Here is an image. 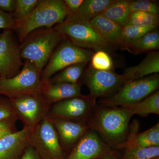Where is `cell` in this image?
Segmentation results:
<instances>
[{"label":"cell","instance_id":"obj_36","mask_svg":"<svg viewBox=\"0 0 159 159\" xmlns=\"http://www.w3.org/2000/svg\"><path fill=\"white\" fill-rule=\"evenodd\" d=\"M19 159H42L33 147L29 145Z\"/></svg>","mask_w":159,"mask_h":159},{"label":"cell","instance_id":"obj_4","mask_svg":"<svg viewBox=\"0 0 159 159\" xmlns=\"http://www.w3.org/2000/svg\"><path fill=\"white\" fill-rule=\"evenodd\" d=\"M159 88V76L152 74L142 79L126 81L112 93L99 100L101 105L122 107L142 101L156 92Z\"/></svg>","mask_w":159,"mask_h":159},{"label":"cell","instance_id":"obj_27","mask_svg":"<svg viewBox=\"0 0 159 159\" xmlns=\"http://www.w3.org/2000/svg\"><path fill=\"white\" fill-rule=\"evenodd\" d=\"M120 159H151L159 157V146L142 148L139 146L125 148Z\"/></svg>","mask_w":159,"mask_h":159},{"label":"cell","instance_id":"obj_30","mask_svg":"<svg viewBox=\"0 0 159 159\" xmlns=\"http://www.w3.org/2000/svg\"><path fill=\"white\" fill-rule=\"evenodd\" d=\"M130 12L134 11H142L158 15V6L152 1L148 0L129 1Z\"/></svg>","mask_w":159,"mask_h":159},{"label":"cell","instance_id":"obj_24","mask_svg":"<svg viewBox=\"0 0 159 159\" xmlns=\"http://www.w3.org/2000/svg\"><path fill=\"white\" fill-rule=\"evenodd\" d=\"M86 63H78L66 67L54 77H51L50 82H66L76 84L80 82L84 73Z\"/></svg>","mask_w":159,"mask_h":159},{"label":"cell","instance_id":"obj_9","mask_svg":"<svg viewBox=\"0 0 159 159\" xmlns=\"http://www.w3.org/2000/svg\"><path fill=\"white\" fill-rule=\"evenodd\" d=\"M96 98L80 95L52 104L49 107L50 116L73 121L88 122L97 106Z\"/></svg>","mask_w":159,"mask_h":159},{"label":"cell","instance_id":"obj_18","mask_svg":"<svg viewBox=\"0 0 159 159\" xmlns=\"http://www.w3.org/2000/svg\"><path fill=\"white\" fill-rule=\"evenodd\" d=\"M89 22L95 32L108 46L122 48V27L101 14Z\"/></svg>","mask_w":159,"mask_h":159},{"label":"cell","instance_id":"obj_2","mask_svg":"<svg viewBox=\"0 0 159 159\" xmlns=\"http://www.w3.org/2000/svg\"><path fill=\"white\" fill-rule=\"evenodd\" d=\"M69 15L63 0H40L38 5L27 16L16 20L14 31L21 43L32 31L39 28H52L62 23Z\"/></svg>","mask_w":159,"mask_h":159},{"label":"cell","instance_id":"obj_8","mask_svg":"<svg viewBox=\"0 0 159 159\" xmlns=\"http://www.w3.org/2000/svg\"><path fill=\"white\" fill-rule=\"evenodd\" d=\"M74 45L88 50L108 51L111 48L92 28L89 21L65 19L54 27Z\"/></svg>","mask_w":159,"mask_h":159},{"label":"cell","instance_id":"obj_16","mask_svg":"<svg viewBox=\"0 0 159 159\" xmlns=\"http://www.w3.org/2000/svg\"><path fill=\"white\" fill-rule=\"evenodd\" d=\"M81 83H53L48 81L44 84L42 94L49 107L65 99L81 95Z\"/></svg>","mask_w":159,"mask_h":159},{"label":"cell","instance_id":"obj_29","mask_svg":"<svg viewBox=\"0 0 159 159\" xmlns=\"http://www.w3.org/2000/svg\"><path fill=\"white\" fill-rule=\"evenodd\" d=\"M40 0H16L15 19L18 20L24 18L31 13L39 4Z\"/></svg>","mask_w":159,"mask_h":159},{"label":"cell","instance_id":"obj_39","mask_svg":"<svg viewBox=\"0 0 159 159\" xmlns=\"http://www.w3.org/2000/svg\"><path fill=\"white\" fill-rule=\"evenodd\" d=\"M102 159V157L99 158H98V159Z\"/></svg>","mask_w":159,"mask_h":159},{"label":"cell","instance_id":"obj_26","mask_svg":"<svg viewBox=\"0 0 159 159\" xmlns=\"http://www.w3.org/2000/svg\"><path fill=\"white\" fill-rule=\"evenodd\" d=\"M157 27L151 26L145 28L125 25L122 29V48L125 46L139 39L146 33L156 30Z\"/></svg>","mask_w":159,"mask_h":159},{"label":"cell","instance_id":"obj_10","mask_svg":"<svg viewBox=\"0 0 159 159\" xmlns=\"http://www.w3.org/2000/svg\"><path fill=\"white\" fill-rule=\"evenodd\" d=\"M10 99L17 117L25 128L31 130L48 114L50 107L42 93L23 95Z\"/></svg>","mask_w":159,"mask_h":159},{"label":"cell","instance_id":"obj_6","mask_svg":"<svg viewBox=\"0 0 159 159\" xmlns=\"http://www.w3.org/2000/svg\"><path fill=\"white\" fill-rule=\"evenodd\" d=\"M29 145L42 159H66L57 131L48 114L31 131Z\"/></svg>","mask_w":159,"mask_h":159},{"label":"cell","instance_id":"obj_1","mask_svg":"<svg viewBox=\"0 0 159 159\" xmlns=\"http://www.w3.org/2000/svg\"><path fill=\"white\" fill-rule=\"evenodd\" d=\"M133 116L121 107L102 105L97 106L88 124L111 148H116L126 141L129 124Z\"/></svg>","mask_w":159,"mask_h":159},{"label":"cell","instance_id":"obj_19","mask_svg":"<svg viewBox=\"0 0 159 159\" xmlns=\"http://www.w3.org/2000/svg\"><path fill=\"white\" fill-rule=\"evenodd\" d=\"M159 72V52H151L139 65L125 69L122 75L129 81L142 79Z\"/></svg>","mask_w":159,"mask_h":159},{"label":"cell","instance_id":"obj_20","mask_svg":"<svg viewBox=\"0 0 159 159\" xmlns=\"http://www.w3.org/2000/svg\"><path fill=\"white\" fill-rule=\"evenodd\" d=\"M113 0H84L78 11L66 19L90 21L101 14Z\"/></svg>","mask_w":159,"mask_h":159},{"label":"cell","instance_id":"obj_28","mask_svg":"<svg viewBox=\"0 0 159 159\" xmlns=\"http://www.w3.org/2000/svg\"><path fill=\"white\" fill-rule=\"evenodd\" d=\"M91 66L95 70L99 71H111L113 67L111 57L106 51H97L91 59Z\"/></svg>","mask_w":159,"mask_h":159},{"label":"cell","instance_id":"obj_23","mask_svg":"<svg viewBox=\"0 0 159 159\" xmlns=\"http://www.w3.org/2000/svg\"><path fill=\"white\" fill-rule=\"evenodd\" d=\"M159 48V33L153 30L143 35L139 39L124 47L134 54H139L145 51L157 50Z\"/></svg>","mask_w":159,"mask_h":159},{"label":"cell","instance_id":"obj_12","mask_svg":"<svg viewBox=\"0 0 159 159\" xmlns=\"http://www.w3.org/2000/svg\"><path fill=\"white\" fill-rule=\"evenodd\" d=\"M82 77L84 83L89 90V95L96 99L112 93L126 81L122 75L112 70H97L91 66Z\"/></svg>","mask_w":159,"mask_h":159},{"label":"cell","instance_id":"obj_21","mask_svg":"<svg viewBox=\"0 0 159 159\" xmlns=\"http://www.w3.org/2000/svg\"><path fill=\"white\" fill-rule=\"evenodd\" d=\"M130 13L129 1H114L101 15L122 27L127 24Z\"/></svg>","mask_w":159,"mask_h":159},{"label":"cell","instance_id":"obj_11","mask_svg":"<svg viewBox=\"0 0 159 159\" xmlns=\"http://www.w3.org/2000/svg\"><path fill=\"white\" fill-rule=\"evenodd\" d=\"M18 39L13 31L5 30L0 34V75L6 78L15 77L23 66Z\"/></svg>","mask_w":159,"mask_h":159},{"label":"cell","instance_id":"obj_37","mask_svg":"<svg viewBox=\"0 0 159 159\" xmlns=\"http://www.w3.org/2000/svg\"><path fill=\"white\" fill-rule=\"evenodd\" d=\"M102 159H119L115 151L112 149L102 157Z\"/></svg>","mask_w":159,"mask_h":159},{"label":"cell","instance_id":"obj_31","mask_svg":"<svg viewBox=\"0 0 159 159\" xmlns=\"http://www.w3.org/2000/svg\"><path fill=\"white\" fill-rule=\"evenodd\" d=\"M6 120H18L10 99L0 97V121Z\"/></svg>","mask_w":159,"mask_h":159},{"label":"cell","instance_id":"obj_35","mask_svg":"<svg viewBox=\"0 0 159 159\" xmlns=\"http://www.w3.org/2000/svg\"><path fill=\"white\" fill-rule=\"evenodd\" d=\"M16 0H0V10L13 13L15 9Z\"/></svg>","mask_w":159,"mask_h":159},{"label":"cell","instance_id":"obj_25","mask_svg":"<svg viewBox=\"0 0 159 159\" xmlns=\"http://www.w3.org/2000/svg\"><path fill=\"white\" fill-rule=\"evenodd\" d=\"M158 23V15L145 11H134L130 12L126 25L145 28L157 26Z\"/></svg>","mask_w":159,"mask_h":159},{"label":"cell","instance_id":"obj_33","mask_svg":"<svg viewBox=\"0 0 159 159\" xmlns=\"http://www.w3.org/2000/svg\"><path fill=\"white\" fill-rule=\"evenodd\" d=\"M16 120H6L0 121V139L3 137L16 131Z\"/></svg>","mask_w":159,"mask_h":159},{"label":"cell","instance_id":"obj_3","mask_svg":"<svg viewBox=\"0 0 159 159\" xmlns=\"http://www.w3.org/2000/svg\"><path fill=\"white\" fill-rule=\"evenodd\" d=\"M64 39L54 27L36 29L30 33L20 44L22 59L33 62L41 73L54 50Z\"/></svg>","mask_w":159,"mask_h":159},{"label":"cell","instance_id":"obj_32","mask_svg":"<svg viewBox=\"0 0 159 159\" xmlns=\"http://www.w3.org/2000/svg\"><path fill=\"white\" fill-rule=\"evenodd\" d=\"M16 26V20L13 13L5 12L0 10V29L14 31Z\"/></svg>","mask_w":159,"mask_h":159},{"label":"cell","instance_id":"obj_38","mask_svg":"<svg viewBox=\"0 0 159 159\" xmlns=\"http://www.w3.org/2000/svg\"><path fill=\"white\" fill-rule=\"evenodd\" d=\"M151 159H159V157H157Z\"/></svg>","mask_w":159,"mask_h":159},{"label":"cell","instance_id":"obj_5","mask_svg":"<svg viewBox=\"0 0 159 159\" xmlns=\"http://www.w3.org/2000/svg\"><path fill=\"white\" fill-rule=\"evenodd\" d=\"M41 72L34 63L25 60L22 69L11 78L0 77V95L8 99L23 95L42 93L44 84L41 79Z\"/></svg>","mask_w":159,"mask_h":159},{"label":"cell","instance_id":"obj_40","mask_svg":"<svg viewBox=\"0 0 159 159\" xmlns=\"http://www.w3.org/2000/svg\"><path fill=\"white\" fill-rule=\"evenodd\" d=\"M0 77H1V75H0Z\"/></svg>","mask_w":159,"mask_h":159},{"label":"cell","instance_id":"obj_22","mask_svg":"<svg viewBox=\"0 0 159 159\" xmlns=\"http://www.w3.org/2000/svg\"><path fill=\"white\" fill-rule=\"evenodd\" d=\"M121 107L133 116L135 114L141 116H147L150 114L159 115V91H157L140 102Z\"/></svg>","mask_w":159,"mask_h":159},{"label":"cell","instance_id":"obj_14","mask_svg":"<svg viewBox=\"0 0 159 159\" xmlns=\"http://www.w3.org/2000/svg\"><path fill=\"white\" fill-rule=\"evenodd\" d=\"M50 117L63 150H71L90 129L87 122Z\"/></svg>","mask_w":159,"mask_h":159},{"label":"cell","instance_id":"obj_7","mask_svg":"<svg viewBox=\"0 0 159 159\" xmlns=\"http://www.w3.org/2000/svg\"><path fill=\"white\" fill-rule=\"evenodd\" d=\"M93 54V53L90 50L77 47L68 40H62L41 73L43 83L45 84L54 74L69 66L78 63H87Z\"/></svg>","mask_w":159,"mask_h":159},{"label":"cell","instance_id":"obj_15","mask_svg":"<svg viewBox=\"0 0 159 159\" xmlns=\"http://www.w3.org/2000/svg\"><path fill=\"white\" fill-rule=\"evenodd\" d=\"M31 130L25 128L0 139V159H19L29 145Z\"/></svg>","mask_w":159,"mask_h":159},{"label":"cell","instance_id":"obj_13","mask_svg":"<svg viewBox=\"0 0 159 159\" xmlns=\"http://www.w3.org/2000/svg\"><path fill=\"white\" fill-rule=\"evenodd\" d=\"M112 150L96 131L89 129L71 149L66 159H97Z\"/></svg>","mask_w":159,"mask_h":159},{"label":"cell","instance_id":"obj_34","mask_svg":"<svg viewBox=\"0 0 159 159\" xmlns=\"http://www.w3.org/2000/svg\"><path fill=\"white\" fill-rule=\"evenodd\" d=\"M64 2L70 15L74 14L78 11L84 0H64Z\"/></svg>","mask_w":159,"mask_h":159},{"label":"cell","instance_id":"obj_17","mask_svg":"<svg viewBox=\"0 0 159 159\" xmlns=\"http://www.w3.org/2000/svg\"><path fill=\"white\" fill-rule=\"evenodd\" d=\"M139 125L138 122H134L129 132L126 141L119 145L116 149L126 148L134 146L148 148L159 146V123L143 132L139 133Z\"/></svg>","mask_w":159,"mask_h":159}]
</instances>
